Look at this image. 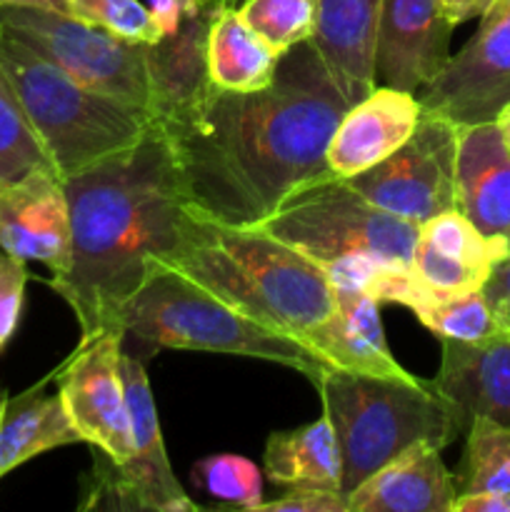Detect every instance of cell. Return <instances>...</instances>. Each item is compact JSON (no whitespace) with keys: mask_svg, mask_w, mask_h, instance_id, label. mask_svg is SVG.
<instances>
[{"mask_svg":"<svg viewBox=\"0 0 510 512\" xmlns=\"http://www.w3.org/2000/svg\"><path fill=\"white\" fill-rule=\"evenodd\" d=\"M350 103L313 40L285 50L270 85L230 93L210 80L155 105L198 215L225 225H260L285 198L330 178L328 143Z\"/></svg>","mask_w":510,"mask_h":512,"instance_id":"1","label":"cell"},{"mask_svg":"<svg viewBox=\"0 0 510 512\" xmlns=\"http://www.w3.org/2000/svg\"><path fill=\"white\" fill-rule=\"evenodd\" d=\"M70 213L68 270L50 280L80 323V343L120 330L125 305L168 258L188 213L173 148L158 128L63 180ZM125 335V333H123Z\"/></svg>","mask_w":510,"mask_h":512,"instance_id":"2","label":"cell"},{"mask_svg":"<svg viewBox=\"0 0 510 512\" xmlns=\"http://www.w3.org/2000/svg\"><path fill=\"white\" fill-rule=\"evenodd\" d=\"M158 263L248 318L300 340L318 358V338L335 310L333 285L318 263L258 225H225L188 205L178 243Z\"/></svg>","mask_w":510,"mask_h":512,"instance_id":"3","label":"cell"},{"mask_svg":"<svg viewBox=\"0 0 510 512\" xmlns=\"http://www.w3.org/2000/svg\"><path fill=\"white\" fill-rule=\"evenodd\" d=\"M120 328L125 338L140 340L148 348L268 360L298 370L313 385L330 370L300 340L248 318L203 285L160 263L148 265V278L125 305Z\"/></svg>","mask_w":510,"mask_h":512,"instance_id":"4","label":"cell"},{"mask_svg":"<svg viewBox=\"0 0 510 512\" xmlns=\"http://www.w3.org/2000/svg\"><path fill=\"white\" fill-rule=\"evenodd\" d=\"M343 455V495L415 443L448 448L463 428L430 380L328 370L315 383Z\"/></svg>","mask_w":510,"mask_h":512,"instance_id":"5","label":"cell"},{"mask_svg":"<svg viewBox=\"0 0 510 512\" xmlns=\"http://www.w3.org/2000/svg\"><path fill=\"white\" fill-rule=\"evenodd\" d=\"M0 68L48 150L58 178H73L108 155L130 148L153 118L88 90L30 45L0 30Z\"/></svg>","mask_w":510,"mask_h":512,"instance_id":"6","label":"cell"},{"mask_svg":"<svg viewBox=\"0 0 510 512\" xmlns=\"http://www.w3.org/2000/svg\"><path fill=\"white\" fill-rule=\"evenodd\" d=\"M258 228L318 265L373 258L398 270L413 268L420 233V225L375 208L338 175L295 190Z\"/></svg>","mask_w":510,"mask_h":512,"instance_id":"7","label":"cell"},{"mask_svg":"<svg viewBox=\"0 0 510 512\" xmlns=\"http://www.w3.org/2000/svg\"><path fill=\"white\" fill-rule=\"evenodd\" d=\"M0 30L58 65L88 90L150 115L155 105L150 45L43 8H0Z\"/></svg>","mask_w":510,"mask_h":512,"instance_id":"8","label":"cell"},{"mask_svg":"<svg viewBox=\"0 0 510 512\" xmlns=\"http://www.w3.org/2000/svg\"><path fill=\"white\" fill-rule=\"evenodd\" d=\"M120 368H123L133 450L125 463H113L108 455L100 453V463L95 465L100 483L90 490L83 508L195 512L198 505L188 498L170 468L143 358L123 348Z\"/></svg>","mask_w":510,"mask_h":512,"instance_id":"9","label":"cell"},{"mask_svg":"<svg viewBox=\"0 0 510 512\" xmlns=\"http://www.w3.org/2000/svg\"><path fill=\"white\" fill-rule=\"evenodd\" d=\"M458 138L460 125L423 110L413 135L393 155L345 180L375 208L423 225L455 210Z\"/></svg>","mask_w":510,"mask_h":512,"instance_id":"10","label":"cell"},{"mask_svg":"<svg viewBox=\"0 0 510 512\" xmlns=\"http://www.w3.org/2000/svg\"><path fill=\"white\" fill-rule=\"evenodd\" d=\"M420 108L455 125L493 123L510 103V0H495L473 38L420 88Z\"/></svg>","mask_w":510,"mask_h":512,"instance_id":"11","label":"cell"},{"mask_svg":"<svg viewBox=\"0 0 510 512\" xmlns=\"http://www.w3.org/2000/svg\"><path fill=\"white\" fill-rule=\"evenodd\" d=\"M123 340L120 330H105L85 340L58 375V393L83 443H90L113 463H125L133 450L120 368Z\"/></svg>","mask_w":510,"mask_h":512,"instance_id":"12","label":"cell"},{"mask_svg":"<svg viewBox=\"0 0 510 512\" xmlns=\"http://www.w3.org/2000/svg\"><path fill=\"white\" fill-rule=\"evenodd\" d=\"M453 28L443 0H383L375 50L378 85L408 93L423 88L448 63Z\"/></svg>","mask_w":510,"mask_h":512,"instance_id":"13","label":"cell"},{"mask_svg":"<svg viewBox=\"0 0 510 512\" xmlns=\"http://www.w3.org/2000/svg\"><path fill=\"white\" fill-rule=\"evenodd\" d=\"M0 250L48 265L53 278L70 263V213L63 180L35 173L0 188Z\"/></svg>","mask_w":510,"mask_h":512,"instance_id":"14","label":"cell"},{"mask_svg":"<svg viewBox=\"0 0 510 512\" xmlns=\"http://www.w3.org/2000/svg\"><path fill=\"white\" fill-rule=\"evenodd\" d=\"M420 100L408 90L375 85L373 93L350 105L328 143V168L353 178L393 155L418 125Z\"/></svg>","mask_w":510,"mask_h":512,"instance_id":"15","label":"cell"},{"mask_svg":"<svg viewBox=\"0 0 510 512\" xmlns=\"http://www.w3.org/2000/svg\"><path fill=\"white\" fill-rule=\"evenodd\" d=\"M433 388L453 408L463 433L475 418L510 428V338L460 343L443 340V360Z\"/></svg>","mask_w":510,"mask_h":512,"instance_id":"16","label":"cell"},{"mask_svg":"<svg viewBox=\"0 0 510 512\" xmlns=\"http://www.w3.org/2000/svg\"><path fill=\"white\" fill-rule=\"evenodd\" d=\"M455 210L488 238L510 243V153L498 125H460Z\"/></svg>","mask_w":510,"mask_h":512,"instance_id":"17","label":"cell"},{"mask_svg":"<svg viewBox=\"0 0 510 512\" xmlns=\"http://www.w3.org/2000/svg\"><path fill=\"white\" fill-rule=\"evenodd\" d=\"M383 0H315L313 43L350 105L373 93Z\"/></svg>","mask_w":510,"mask_h":512,"instance_id":"18","label":"cell"},{"mask_svg":"<svg viewBox=\"0 0 510 512\" xmlns=\"http://www.w3.org/2000/svg\"><path fill=\"white\" fill-rule=\"evenodd\" d=\"M455 475L440 448L415 443L345 495L348 512H453Z\"/></svg>","mask_w":510,"mask_h":512,"instance_id":"19","label":"cell"},{"mask_svg":"<svg viewBox=\"0 0 510 512\" xmlns=\"http://www.w3.org/2000/svg\"><path fill=\"white\" fill-rule=\"evenodd\" d=\"M335 310L318 338V358L330 370L375 375L418 383L403 368L385 343L380 303L363 288H333Z\"/></svg>","mask_w":510,"mask_h":512,"instance_id":"20","label":"cell"},{"mask_svg":"<svg viewBox=\"0 0 510 512\" xmlns=\"http://www.w3.org/2000/svg\"><path fill=\"white\" fill-rule=\"evenodd\" d=\"M280 55L250 28L238 5L215 10L205 40L208 80L230 93H253L270 85Z\"/></svg>","mask_w":510,"mask_h":512,"instance_id":"21","label":"cell"},{"mask_svg":"<svg viewBox=\"0 0 510 512\" xmlns=\"http://www.w3.org/2000/svg\"><path fill=\"white\" fill-rule=\"evenodd\" d=\"M263 460L275 485L343 493V455L325 413L315 423L270 435Z\"/></svg>","mask_w":510,"mask_h":512,"instance_id":"22","label":"cell"},{"mask_svg":"<svg viewBox=\"0 0 510 512\" xmlns=\"http://www.w3.org/2000/svg\"><path fill=\"white\" fill-rule=\"evenodd\" d=\"M73 443H83V438L60 393L40 395L38 390H28L5 400L0 418V480L28 460Z\"/></svg>","mask_w":510,"mask_h":512,"instance_id":"23","label":"cell"},{"mask_svg":"<svg viewBox=\"0 0 510 512\" xmlns=\"http://www.w3.org/2000/svg\"><path fill=\"white\" fill-rule=\"evenodd\" d=\"M35 173L58 175V170L0 68V188Z\"/></svg>","mask_w":510,"mask_h":512,"instance_id":"24","label":"cell"},{"mask_svg":"<svg viewBox=\"0 0 510 512\" xmlns=\"http://www.w3.org/2000/svg\"><path fill=\"white\" fill-rule=\"evenodd\" d=\"M468 443L455 473L458 495L510 493V428L488 418L468 425Z\"/></svg>","mask_w":510,"mask_h":512,"instance_id":"25","label":"cell"},{"mask_svg":"<svg viewBox=\"0 0 510 512\" xmlns=\"http://www.w3.org/2000/svg\"><path fill=\"white\" fill-rule=\"evenodd\" d=\"M413 313L440 340L483 343L505 333L498 310L485 298L483 288L455 295H430L415 305Z\"/></svg>","mask_w":510,"mask_h":512,"instance_id":"26","label":"cell"},{"mask_svg":"<svg viewBox=\"0 0 510 512\" xmlns=\"http://www.w3.org/2000/svg\"><path fill=\"white\" fill-rule=\"evenodd\" d=\"M238 10L278 55L313 38L315 0H240Z\"/></svg>","mask_w":510,"mask_h":512,"instance_id":"27","label":"cell"},{"mask_svg":"<svg viewBox=\"0 0 510 512\" xmlns=\"http://www.w3.org/2000/svg\"><path fill=\"white\" fill-rule=\"evenodd\" d=\"M190 478L220 503L253 512L263 505V473L253 460L240 455H210L198 460L190 470Z\"/></svg>","mask_w":510,"mask_h":512,"instance_id":"28","label":"cell"},{"mask_svg":"<svg viewBox=\"0 0 510 512\" xmlns=\"http://www.w3.org/2000/svg\"><path fill=\"white\" fill-rule=\"evenodd\" d=\"M68 13L90 25L138 43L155 45L163 33L140 0H68Z\"/></svg>","mask_w":510,"mask_h":512,"instance_id":"29","label":"cell"},{"mask_svg":"<svg viewBox=\"0 0 510 512\" xmlns=\"http://www.w3.org/2000/svg\"><path fill=\"white\" fill-rule=\"evenodd\" d=\"M28 268L25 260L0 250V350L8 345L23 313Z\"/></svg>","mask_w":510,"mask_h":512,"instance_id":"30","label":"cell"},{"mask_svg":"<svg viewBox=\"0 0 510 512\" xmlns=\"http://www.w3.org/2000/svg\"><path fill=\"white\" fill-rule=\"evenodd\" d=\"M263 512H348V500L335 490L290 488L283 498L260 505Z\"/></svg>","mask_w":510,"mask_h":512,"instance_id":"31","label":"cell"},{"mask_svg":"<svg viewBox=\"0 0 510 512\" xmlns=\"http://www.w3.org/2000/svg\"><path fill=\"white\" fill-rule=\"evenodd\" d=\"M195 8H198L195 0H148L150 15L155 18L163 35L178 33Z\"/></svg>","mask_w":510,"mask_h":512,"instance_id":"32","label":"cell"},{"mask_svg":"<svg viewBox=\"0 0 510 512\" xmlns=\"http://www.w3.org/2000/svg\"><path fill=\"white\" fill-rule=\"evenodd\" d=\"M483 293L495 310H510V255L495 265Z\"/></svg>","mask_w":510,"mask_h":512,"instance_id":"33","label":"cell"},{"mask_svg":"<svg viewBox=\"0 0 510 512\" xmlns=\"http://www.w3.org/2000/svg\"><path fill=\"white\" fill-rule=\"evenodd\" d=\"M453 512H510V493L458 495Z\"/></svg>","mask_w":510,"mask_h":512,"instance_id":"34","label":"cell"},{"mask_svg":"<svg viewBox=\"0 0 510 512\" xmlns=\"http://www.w3.org/2000/svg\"><path fill=\"white\" fill-rule=\"evenodd\" d=\"M493 3L495 0H443V10L450 23L460 25L473 18H480Z\"/></svg>","mask_w":510,"mask_h":512,"instance_id":"35","label":"cell"},{"mask_svg":"<svg viewBox=\"0 0 510 512\" xmlns=\"http://www.w3.org/2000/svg\"><path fill=\"white\" fill-rule=\"evenodd\" d=\"M0 8H43L68 13V0H0Z\"/></svg>","mask_w":510,"mask_h":512,"instance_id":"36","label":"cell"},{"mask_svg":"<svg viewBox=\"0 0 510 512\" xmlns=\"http://www.w3.org/2000/svg\"><path fill=\"white\" fill-rule=\"evenodd\" d=\"M495 125H498L500 135H503V143H505V148H508V153H510V103L505 105L503 110H500V113H498V118H495Z\"/></svg>","mask_w":510,"mask_h":512,"instance_id":"37","label":"cell"},{"mask_svg":"<svg viewBox=\"0 0 510 512\" xmlns=\"http://www.w3.org/2000/svg\"><path fill=\"white\" fill-rule=\"evenodd\" d=\"M200 8H220V5H238V0H195Z\"/></svg>","mask_w":510,"mask_h":512,"instance_id":"38","label":"cell"},{"mask_svg":"<svg viewBox=\"0 0 510 512\" xmlns=\"http://www.w3.org/2000/svg\"><path fill=\"white\" fill-rule=\"evenodd\" d=\"M498 315H500V323H503L505 335L510 338V310H498Z\"/></svg>","mask_w":510,"mask_h":512,"instance_id":"39","label":"cell"},{"mask_svg":"<svg viewBox=\"0 0 510 512\" xmlns=\"http://www.w3.org/2000/svg\"><path fill=\"white\" fill-rule=\"evenodd\" d=\"M3 410H5V400L0 398V418H3Z\"/></svg>","mask_w":510,"mask_h":512,"instance_id":"40","label":"cell"},{"mask_svg":"<svg viewBox=\"0 0 510 512\" xmlns=\"http://www.w3.org/2000/svg\"><path fill=\"white\" fill-rule=\"evenodd\" d=\"M238 5H240V0H238Z\"/></svg>","mask_w":510,"mask_h":512,"instance_id":"41","label":"cell"}]
</instances>
